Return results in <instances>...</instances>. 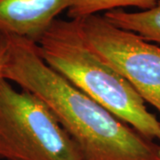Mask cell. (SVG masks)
Returning <instances> with one entry per match:
<instances>
[{"label": "cell", "instance_id": "8992f818", "mask_svg": "<svg viewBox=\"0 0 160 160\" xmlns=\"http://www.w3.org/2000/svg\"><path fill=\"white\" fill-rule=\"evenodd\" d=\"M110 22L160 46V1L148 10H113L103 14Z\"/></svg>", "mask_w": 160, "mask_h": 160}, {"label": "cell", "instance_id": "ba28073f", "mask_svg": "<svg viewBox=\"0 0 160 160\" xmlns=\"http://www.w3.org/2000/svg\"><path fill=\"white\" fill-rule=\"evenodd\" d=\"M6 62V53L3 46L0 44V78H3V69Z\"/></svg>", "mask_w": 160, "mask_h": 160}, {"label": "cell", "instance_id": "6da1fadb", "mask_svg": "<svg viewBox=\"0 0 160 160\" xmlns=\"http://www.w3.org/2000/svg\"><path fill=\"white\" fill-rule=\"evenodd\" d=\"M3 78L33 93L51 109L81 160H160V144L144 137L52 69L38 43L0 34Z\"/></svg>", "mask_w": 160, "mask_h": 160}, {"label": "cell", "instance_id": "5b68a950", "mask_svg": "<svg viewBox=\"0 0 160 160\" xmlns=\"http://www.w3.org/2000/svg\"><path fill=\"white\" fill-rule=\"evenodd\" d=\"M71 0H0V34L38 43Z\"/></svg>", "mask_w": 160, "mask_h": 160}, {"label": "cell", "instance_id": "7a4b0ae2", "mask_svg": "<svg viewBox=\"0 0 160 160\" xmlns=\"http://www.w3.org/2000/svg\"><path fill=\"white\" fill-rule=\"evenodd\" d=\"M44 62L144 137L160 140V121L135 89L87 43L78 20H55L38 43Z\"/></svg>", "mask_w": 160, "mask_h": 160}, {"label": "cell", "instance_id": "277c9868", "mask_svg": "<svg viewBox=\"0 0 160 160\" xmlns=\"http://www.w3.org/2000/svg\"><path fill=\"white\" fill-rule=\"evenodd\" d=\"M78 21L92 48L160 112V46L116 26L103 14Z\"/></svg>", "mask_w": 160, "mask_h": 160}, {"label": "cell", "instance_id": "9c48e42d", "mask_svg": "<svg viewBox=\"0 0 160 160\" xmlns=\"http://www.w3.org/2000/svg\"><path fill=\"white\" fill-rule=\"evenodd\" d=\"M159 141H160V140H159Z\"/></svg>", "mask_w": 160, "mask_h": 160}, {"label": "cell", "instance_id": "3957f363", "mask_svg": "<svg viewBox=\"0 0 160 160\" xmlns=\"http://www.w3.org/2000/svg\"><path fill=\"white\" fill-rule=\"evenodd\" d=\"M0 158L81 160L51 109L33 93L0 78Z\"/></svg>", "mask_w": 160, "mask_h": 160}, {"label": "cell", "instance_id": "52a82bcc", "mask_svg": "<svg viewBox=\"0 0 160 160\" xmlns=\"http://www.w3.org/2000/svg\"><path fill=\"white\" fill-rule=\"evenodd\" d=\"M160 0H71L68 9L69 19L81 20L113 10H124L126 7H136L140 11L148 10Z\"/></svg>", "mask_w": 160, "mask_h": 160}]
</instances>
